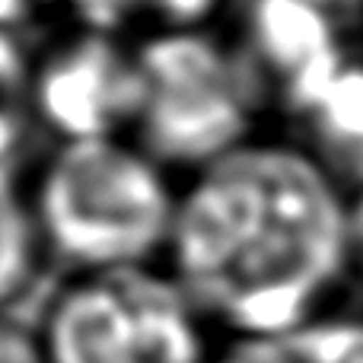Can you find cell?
Wrapping results in <instances>:
<instances>
[{
  "mask_svg": "<svg viewBox=\"0 0 363 363\" xmlns=\"http://www.w3.org/2000/svg\"><path fill=\"white\" fill-rule=\"evenodd\" d=\"M29 13V0H0V29H13V23Z\"/></svg>",
  "mask_w": 363,
  "mask_h": 363,
  "instance_id": "15",
  "label": "cell"
},
{
  "mask_svg": "<svg viewBox=\"0 0 363 363\" xmlns=\"http://www.w3.org/2000/svg\"><path fill=\"white\" fill-rule=\"evenodd\" d=\"M213 363H306L290 338L284 341H226Z\"/></svg>",
  "mask_w": 363,
  "mask_h": 363,
  "instance_id": "12",
  "label": "cell"
},
{
  "mask_svg": "<svg viewBox=\"0 0 363 363\" xmlns=\"http://www.w3.org/2000/svg\"><path fill=\"white\" fill-rule=\"evenodd\" d=\"M351 268L363 277V191L351 198Z\"/></svg>",
  "mask_w": 363,
  "mask_h": 363,
  "instance_id": "14",
  "label": "cell"
},
{
  "mask_svg": "<svg viewBox=\"0 0 363 363\" xmlns=\"http://www.w3.org/2000/svg\"><path fill=\"white\" fill-rule=\"evenodd\" d=\"M313 4L325 6L328 13H335V16H338L341 10H354V6H363V0H313Z\"/></svg>",
  "mask_w": 363,
  "mask_h": 363,
  "instance_id": "16",
  "label": "cell"
},
{
  "mask_svg": "<svg viewBox=\"0 0 363 363\" xmlns=\"http://www.w3.org/2000/svg\"><path fill=\"white\" fill-rule=\"evenodd\" d=\"M45 264L42 236L29 188L19 185L10 163H0V313L32 287Z\"/></svg>",
  "mask_w": 363,
  "mask_h": 363,
  "instance_id": "8",
  "label": "cell"
},
{
  "mask_svg": "<svg viewBox=\"0 0 363 363\" xmlns=\"http://www.w3.org/2000/svg\"><path fill=\"white\" fill-rule=\"evenodd\" d=\"M32 112L48 131L70 140L131 138L144 99L134 51L102 29L57 42L32 67Z\"/></svg>",
  "mask_w": 363,
  "mask_h": 363,
  "instance_id": "5",
  "label": "cell"
},
{
  "mask_svg": "<svg viewBox=\"0 0 363 363\" xmlns=\"http://www.w3.org/2000/svg\"><path fill=\"white\" fill-rule=\"evenodd\" d=\"M217 6L220 0H157L150 13L163 19L166 29H198Z\"/></svg>",
  "mask_w": 363,
  "mask_h": 363,
  "instance_id": "13",
  "label": "cell"
},
{
  "mask_svg": "<svg viewBox=\"0 0 363 363\" xmlns=\"http://www.w3.org/2000/svg\"><path fill=\"white\" fill-rule=\"evenodd\" d=\"M271 201L194 309L230 341H284L332 315L351 274V198L306 147L264 144Z\"/></svg>",
  "mask_w": 363,
  "mask_h": 363,
  "instance_id": "1",
  "label": "cell"
},
{
  "mask_svg": "<svg viewBox=\"0 0 363 363\" xmlns=\"http://www.w3.org/2000/svg\"><path fill=\"white\" fill-rule=\"evenodd\" d=\"M32 67L35 61L26 55L16 32L0 29V108H13L19 96L29 93Z\"/></svg>",
  "mask_w": 363,
  "mask_h": 363,
  "instance_id": "10",
  "label": "cell"
},
{
  "mask_svg": "<svg viewBox=\"0 0 363 363\" xmlns=\"http://www.w3.org/2000/svg\"><path fill=\"white\" fill-rule=\"evenodd\" d=\"M313 160L347 198L363 191V61H351L303 118Z\"/></svg>",
  "mask_w": 363,
  "mask_h": 363,
  "instance_id": "7",
  "label": "cell"
},
{
  "mask_svg": "<svg viewBox=\"0 0 363 363\" xmlns=\"http://www.w3.org/2000/svg\"><path fill=\"white\" fill-rule=\"evenodd\" d=\"M48 363H213V328L163 271L67 277L38 322Z\"/></svg>",
  "mask_w": 363,
  "mask_h": 363,
  "instance_id": "4",
  "label": "cell"
},
{
  "mask_svg": "<svg viewBox=\"0 0 363 363\" xmlns=\"http://www.w3.org/2000/svg\"><path fill=\"white\" fill-rule=\"evenodd\" d=\"M29 198L45 262L67 277L163 268L179 188L131 138L61 144Z\"/></svg>",
  "mask_w": 363,
  "mask_h": 363,
  "instance_id": "2",
  "label": "cell"
},
{
  "mask_svg": "<svg viewBox=\"0 0 363 363\" xmlns=\"http://www.w3.org/2000/svg\"><path fill=\"white\" fill-rule=\"evenodd\" d=\"M306 363H363V319L325 315L290 338Z\"/></svg>",
  "mask_w": 363,
  "mask_h": 363,
  "instance_id": "9",
  "label": "cell"
},
{
  "mask_svg": "<svg viewBox=\"0 0 363 363\" xmlns=\"http://www.w3.org/2000/svg\"><path fill=\"white\" fill-rule=\"evenodd\" d=\"M144 99L131 140L163 169L198 172L252 144L264 108L236 45L201 29H166L134 48Z\"/></svg>",
  "mask_w": 363,
  "mask_h": 363,
  "instance_id": "3",
  "label": "cell"
},
{
  "mask_svg": "<svg viewBox=\"0 0 363 363\" xmlns=\"http://www.w3.org/2000/svg\"><path fill=\"white\" fill-rule=\"evenodd\" d=\"M236 51L264 106L303 121L347 64L335 13L313 0H239Z\"/></svg>",
  "mask_w": 363,
  "mask_h": 363,
  "instance_id": "6",
  "label": "cell"
},
{
  "mask_svg": "<svg viewBox=\"0 0 363 363\" xmlns=\"http://www.w3.org/2000/svg\"><path fill=\"white\" fill-rule=\"evenodd\" d=\"M0 363H48L38 325L0 313Z\"/></svg>",
  "mask_w": 363,
  "mask_h": 363,
  "instance_id": "11",
  "label": "cell"
}]
</instances>
